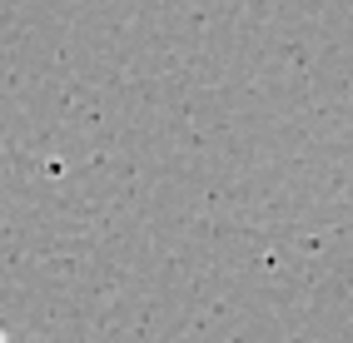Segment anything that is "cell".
<instances>
[{
    "mask_svg": "<svg viewBox=\"0 0 353 343\" xmlns=\"http://www.w3.org/2000/svg\"><path fill=\"white\" fill-rule=\"evenodd\" d=\"M0 343H10V338H6V329H0Z\"/></svg>",
    "mask_w": 353,
    "mask_h": 343,
    "instance_id": "cell-1",
    "label": "cell"
}]
</instances>
